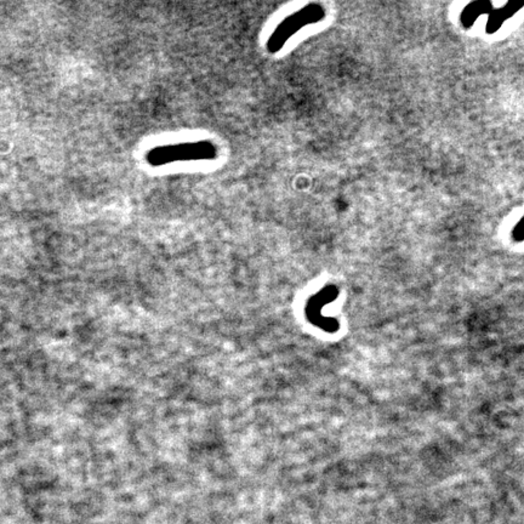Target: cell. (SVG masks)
Wrapping results in <instances>:
<instances>
[{
    "label": "cell",
    "mask_w": 524,
    "mask_h": 524,
    "mask_svg": "<svg viewBox=\"0 0 524 524\" xmlns=\"http://www.w3.org/2000/svg\"><path fill=\"white\" fill-rule=\"evenodd\" d=\"M327 16L325 6L318 3L307 4L295 13H290L283 18L268 37L266 43L267 51L270 53H280L289 40L296 36L305 27L320 23Z\"/></svg>",
    "instance_id": "6da1fadb"
}]
</instances>
